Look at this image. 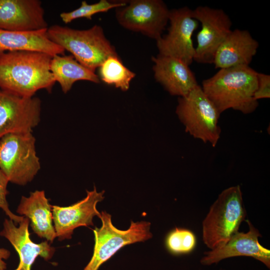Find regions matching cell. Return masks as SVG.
<instances>
[{
  "mask_svg": "<svg viewBox=\"0 0 270 270\" xmlns=\"http://www.w3.org/2000/svg\"><path fill=\"white\" fill-rule=\"evenodd\" d=\"M52 56L42 52L20 50L0 54V89L23 97H33L56 83L50 71Z\"/></svg>",
  "mask_w": 270,
  "mask_h": 270,
  "instance_id": "1",
  "label": "cell"
},
{
  "mask_svg": "<svg viewBox=\"0 0 270 270\" xmlns=\"http://www.w3.org/2000/svg\"><path fill=\"white\" fill-rule=\"evenodd\" d=\"M257 73L249 66L220 69L204 80L201 87L220 114L231 108L249 114L258 106L254 98L257 88Z\"/></svg>",
  "mask_w": 270,
  "mask_h": 270,
  "instance_id": "2",
  "label": "cell"
},
{
  "mask_svg": "<svg viewBox=\"0 0 270 270\" xmlns=\"http://www.w3.org/2000/svg\"><path fill=\"white\" fill-rule=\"evenodd\" d=\"M47 34L52 42L94 72L109 57L118 56L99 25L80 30L54 24L48 28Z\"/></svg>",
  "mask_w": 270,
  "mask_h": 270,
  "instance_id": "3",
  "label": "cell"
},
{
  "mask_svg": "<svg viewBox=\"0 0 270 270\" xmlns=\"http://www.w3.org/2000/svg\"><path fill=\"white\" fill-rule=\"evenodd\" d=\"M246 210L239 185L230 186L218 195L202 223L204 244L210 250L224 244L238 232Z\"/></svg>",
  "mask_w": 270,
  "mask_h": 270,
  "instance_id": "4",
  "label": "cell"
},
{
  "mask_svg": "<svg viewBox=\"0 0 270 270\" xmlns=\"http://www.w3.org/2000/svg\"><path fill=\"white\" fill-rule=\"evenodd\" d=\"M176 114L186 132L213 147L216 146L221 134L218 124L220 114L200 86L179 98Z\"/></svg>",
  "mask_w": 270,
  "mask_h": 270,
  "instance_id": "5",
  "label": "cell"
},
{
  "mask_svg": "<svg viewBox=\"0 0 270 270\" xmlns=\"http://www.w3.org/2000/svg\"><path fill=\"white\" fill-rule=\"evenodd\" d=\"M32 132L12 133L0 138V169L9 182L24 186L30 182L40 168Z\"/></svg>",
  "mask_w": 270,
  "mask_h": 270,
  "instance_id": "6",
  "label": "cell"
},
{
  "mask_svg": "<svg viewBox=\"0 0 270 270\" xmlns=\"http://www.w3.org/2000/svg\"><path fill=\"white\" fill-rule=\"evenodd\" d=\"M102 226L96 227L93 232L94 245L92 256L83 270H98L100 266L109 260L123 246L150 238V223L146 221H131L126 230H120L114 226L112 216L102 211L99 217Z\"/></svg>",
  "mask_w": 270,
  "mask_h": 270,
  "instance_id": "7",
  "label": "cell"
},
{
  "mask_svg": "<svg viewBox=\"0 0 270 270\" xmlns=\"http://www.w3.org/2000/svg\"><path fill=\"white\" fill-rule=\"evenodd\" d=\"M116 9V18L123 28L156 40L168 22L170 10L161 0H126L125 6Z\"/></svg>",
  "mask_w": 270,
  "mask_h": 270,
  "instance_id": "8",
  "label": "cell"
},
{
  "mask_svg": "<svg viewBox=\"0 0 270 270\" xmlns=\"http://www.w3.org/2000/svg\"><path fill=\"white\" fill-rule=\"evenodd\" d=\"M168 33L156 42L160 55L178 59L190 66L194 61L195 48L192 34L198 26L192 10L187 6L170 10Z\"/></svg>",
  "mask_w": 270,
  "mask_h": 270,
  "instance_id": "9",
  "label": "cell"
},
{
  "mask_svg": "<svg viewBox=\"0 0 270 270\" xmlns=\"http://www.w3.org/2000/svg\"><path fill=\"white\" fill-rule=\"evenodd\" d=\"M194 18L201 24L196 36L194 60L200 64H213L216 53L232 30V21L222 9L198 6L192 10Z\"/></svg>",
  "mask_w": 270,
  "mask_h": 270,
  "instance_id": "10",
  "label": "cell"
},
{
  "mask_svg": "<svg viewBox=\"0 0 270 270\" xmlns=\"http://www.w3.org/2000/svg\"><path fill=\"white\" fill-rule=\"evenodd\" d=\"M41 101L0 89V138L12 133L30 132L40 120Z\"/></svg>",
  "mask_w": 270,
  "mask_h": 270,
  "instance_id": "11",
  "label": "cell"
},
{
  "mask_svg": "<svg viewBox=\"0 0 270 270\" xmlns=\"http://www.w3.org/2000/svg\"><path fill=\"white\" fill-rule=\"evenodd\" d=\"M104 193L98 192L94 186L92 190H86L84 198L70 206L52 205L54 226L58 240L70 239L77 228L94 226V218L100 215L96 205L104 200Z\"/></svg>",
  "mask_w": 270,
  "mask_h": 270,
  "instance_id": "12",
  "label": "cell"
},
{
  "mask_svg": "<svg viewBox=\"0 0 270 270\" xmlns=\"http://www.w3.org/2000/svg\"><path fill=\"white\" fill-rule=\"evenodd\" d=\"M249 227L246 232H237L222 246L204 252L200 263L204 266L218 264L222 260L234 256L253 258L270 268V250L258 242L261 236L249 220H246Z\"/></svg>",
  "mask_w": 270,
  "mask_h": 270,
  "instance_id": "13",
  "label": "cell"
},
{
  "mask_svg": "<svg viewBox=\"0 0 270 270\" xmlns=\"http://www.w3.org/2000/svg\"><path fill=\"white\" fill-rule=\"evenodd\" d=\"M39 0H0V29L33 32L48 28Z\"/></svg>",
  "mask_w": 270,
  "mask_h": 270,
  "instance_id": "14",
  "label": "cell"
},
{
  "mask_svg": "<svg viewBox=\"0 0 270 270\" xmlns=\"http://www.w3.org/2000/svg\"><path fill=\"white\" fill-rule=\"evenodd\" d=\"M29 224V220L26 217L18 226L9 218H6L4 222L0 236L10 242L20 258L19 264L14 270H31L32 264L38 256L48 260L55 252V248L47 240L39 244L32 240L28 231Z\"/></svg>",
  "mask_w": 270,
  "mask_h": 270,
  "instance_id": "15",
  "label": "cell"
},
{
  "mask_svg": "<svg viewBox=\"0 0 270 270\" xmlns=\"http://www.w3.org/2000/svg\"><path fill=\"white\" fill-rule=\"evenodd\" d=\"M152 60L154 78L171 95L186 96L198 85L194 73L182 61L160 54Z\"/></svg>",
  "mask_w": 270,
  "mask_h": 270,
  "instance_id": "16",
  "label": "cell"
},
{
  "mask_svg": "<svg viewBox=\"0 0 270 270\" xmlns=\"http://www.w3.org/2000/svg\"><path fill=\"white\" fill-rule=\"evenodd\" d=\"M258 42L248 30L235 29L226 38L214 56L216 68L249 66L256 54Z\"/></svg>",
  "mask_w": 270,
  "mask_h": 270,
  "instance_id": "17",
  "label": "cell"
},
{
  "mask_svg": "<svg viewBox=\"0 0 270 270\" xmlns=\"http://www.w3.org/2000/svg\"><path fill=\"white\" fill-rule=\"evenodd\" d=\"M16 212L29 220L33 232L40 238L50 243L56 238L52 205L44 190L31 192L28 197L22 196Z\"/></svg>",
  "mask_w": 270,
  "mask_h": 270,
  "instance_id": "18",
  "label": "cell"
},
{
  "mask_svg": "<svg viewBox=\"0 0 270 270\" xmlns=\"http://www.w3.org/2000/svg\"><path fill=\"white\" fill-rule=\"evenodd\" d=\"M47 29L33 32H15L0 29V54L31 50L45 52L52 56L64 55L66 50L48 38Z\"/></svg>",
  "mask_w": 270,
  "mask_h": 270,
  "instance_id": "19",
  "label": "cell"
},
{
  "mask_svg": "<svg viewBox=\"0 0 270 270\" xmlns=\"http://www.w3.org/2000/svg\"><path fill=\"white\" fill-rule=\"evenodd\" d=\"M50 69L56 82L59 83L64 94L70 91L78 80L100 82L98 76L94 72L77 62L72 55L53 56Z\"/></svg>",
  "mask_w": 270,
  "mask_h": 270,
  "instance_id": "20",
  "label": "cell"
},
{
  "mask_svg": "<svg viewBox=\"0 0 270 270\" xmlns=\"http://www.w3.org/2000/svg\"><path fill=\"white\" fill-rule=\"evenodd\" d=\"M99 68L102 81L123 91L128 90L130 82L136 76L135 73L124 65L118 56L109 57Z\"/></svg>",
  "mask_w": 270,
  "mask_h": 270,
  "instance_id": "21",
  "label": "cell"
},
{
  "mask_svg": "<svg viewBox=\"0 0 270 270\" xmlns=\"http://www.w3.org/2000/svg\"><path fill=\"white\" fill-rule=\"evenodd\" d=\"M126 4V0H100L94 4H88L86 1H82L78 8L70 12H62L60 14V17L65 24H68L80 18L91 20L96 14L106 12L112 8L123 6Z\"/></svg>",
  "mask_w": 270,
  "mask_h": 270,
  "instance_id": "22",
  "label": "cell"
},
{
  "mask_svg": "<svg viewBox=\"0 0 270 270\" xmlns=\"http://www.w3.org/2000/svg\"><path fill=\"white\" fill-rule=\"evenodd\" d=\"M196 244V239L194 232L184 228H175L168 234L166 238L168 250L174 254L191 252Z\"/></svg>",
  "mask_w": 270,
  "mask_h": 270,
  "instance_id": "23",
  "label": "cell"
},
{
  "mask_svg": "<svg viewBox=\"0 0 270 270\" xmlns=\"http://www.w3.org/2000/svg\"><path fill=\"white\" fill-rule=\"evenodd\" d=\"M9 180L4 173L0 169V208L2 210L9 219L12 220L15 224H19L24 218V216H17L13 214L9 208L6 200L8 194L7 186Z\"/></svg>",
  "mask_w": 270,
  "mask_h": 270,
  "instance_id": "24",
  "label": "cell"
},
{
  "mask_svg": "<svg viewBox=\"0 0 270 270\" xmlns=\"http://www.w3.org/2000/svg\"><path fill=\"white\" fill-rule=\"evenodd\" d=\"M258 84L254 94V99L258 101L260 99L270 98V76L262 73H257Z\"/></svg>",
  "mask_w": 270,
  "mask_h": 270,
  "instance_id": "25",
  "label": "cell"
},
{
  "mask_svg": "<svg viewBox=\"0 0 270 270\" xmlns=\"http://www.w3.org/2000/svg\"><path fill=\"white\" fill-rule=\"evenodd\" d=\"M10 256V252L7 249L0 248V270L6 269V263L4 260L8 259Z\"/></svg>",
  "mask_w": 270,
  "mask_h": 270,
  "instance_id": "26",
  "label": "cell"
}]
</instances>
